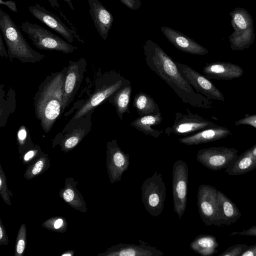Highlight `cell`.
Listing matches in <instances>:
<instances>
[{
  "label": "cell",
  "mask_w": 256,
  "mask_h": 256,
  "mask_svg": "<svg viewBox=\"0 0 256 256\" xmlns=\"http://www.w3.org/2000/svg\"><path fill=\"white\" fill-rule=\"evenodd\" d=\"M42 226L48 230L64 233L68 229V223L64 217L54 216L43 222Z\"/></svg>",
  "instance_id": "cell-31"
},
{
  "label": "cell",
  "mask_w": 256,
  "mask_h": 256,
  "mask_svg": "<svg viewBox=\"0 0 256 256\" xmlns=\"http://www.w3.org/2000/svg\"><path fill=\"white\" fill-rule=\"evenodd\" d=\"M128 8L132 10H138L142 5L140 0H120Z\"/></svg>",
  "instance_id": "cell-39"
},
{
  "label": "cell",
  "mask_w": 256,
  "mask_h": 256,
  "mask_svg": "<svg viewBox=\"0 0 256 256\" xmlns=\"http://www.w3.org/2000/svg\"><path fill=\"white\" fill-rule=\"evenodd\" d=\"M130 164V155L118 146L116 139L107 143L106 165L108 177L112 184L121 180L123 173Z\"/></svg>",
  "instance_id": "cell-12"
},
{
  "label": "cell",
  "mask_w": 256,
  "mask_h": 256,
  "mask_svg": "<svg viewBox=\"0 0 256 256\" xmlns=\"http://www.w3.org/2000/svg\"><path fill=\"white\" fill-rule=\"evenodd\" d=\"M218 190L212 186H199L197 194V205L200 217L206 226L214 225L218 212Z\"/></svg>",
  "instance_id": "cell-13"
},
{
  "label": "cell",
  "mask_w": 256,
  "mask_h": 256,
  "mask_svg": "<svg viewBox=\"0 0 256 256\" xmlns=\"http://www.w3.org/2000/svg\"><path fill=\"white\" fill-rule=\"evenodd\" d=\"M141 190L145 209L152 216H158L162 212L166 197V187L161 173L155 172L145 180Z\"/></svg>",
  "instance_id": "cell-5"
},
{
  "label": "cell",
  "mask_w": 256,
  "mask_h": 256,
  "mask_svg": "<svg viewBox=\"0 0 256 256\" xmlns=\"http://www.w3.org/2000/svg\"><path fill=\"white\" fill-rule=\"evenodd\" d=\"M42 153L43 152H42L39 146H34L21 155L20 158L22 164L29 165L39 158Z\"/></svg>",
  "instance_id": "cell-34"
},
{
  "label": "cell",
  "mask_w": 256,
  "mask_h": 256,
  "mask_svg": "<svg viewBox=\"0 0 256 256\" xmlns=\"http://www.w3.org/2000/svg\"><path fill=\"white\" fill-rule=\"evenodd\" d=\"M30 13L38 20L46 24L62 36L68 42L74 40L84 44V41L78 34L76 28L68 26L60 18L38 3L28 6Z\"/></svg>",
  "instance_id": "cell-9"
},
{
  "label": "cell",
  "mask_w": 256,
  "mask_h": 256,
  "mask_svg": "<svg viewBox=\"0 0 256 256\" xmlns=\"http://www.w3.org/2000/svg\"><path fill=\"white\" fill-rule=\"evenodd\" d=\"M162 120V118L160 112L156 114L139 116L133 120L130 125L146 136L158 138L162 134V130H156L152 126L159 124Z\"/></svg>",
  "instance_id": "cell-22"
},
{
  "label": "cell",
  "mask_w": 256,
  "mask_h": 256,
  "mask_svg": "<svg viewBox=\"0 0 256 256\" xmlns=\"http://www.w3.org/2000/svg\"><path fill=\"white\" fill-rule=\"evenodd\" d=\"M248 246L246 244H235L226 248L219 256H240Z\"/></svg>",
  "instance_id": "cell-35"
},
{
  "label": "cell",
  "mask_w": 256,
  "mask_h": 256,
  "mask_svg": "<svg viewBox=\"0 0 256 256\" xmlns=\"http://www.w3.org/2000/svg\"><path fill=\"white\" fill-rule=\"evenodd\" d=\"M8 238L6 234V228L0 218V245H8Z\"/></svg>",
  "instance_id": "cell-38"
},
{
  "label": "cell",
  "mask_w": 256,
  "mask_h": 256,
  "mask_svg": "<svg viewBox=\"0 0 256 256\" xmlns=\"http://www.w3.org/2000/svg\"><path fill=\"white\" fill-rule=\"evenodd\" d=\"M218 208L214 225L230 226L242 216L236 204L221 191L218 190Z\"/></svg>",
  "instance_id": "cell-19"
},
{
  "label": "cell",
  "mask_w": 256,
  "mask_h": 256,
  "mask_svg": "<svg viewBox=\"0 0 256 256\" xmlns=\"http://www.w3.org/2000/svg\"><path fill=\"white\" fill-rule=\"evenodd\" d=\"M230 134V131L227 128L217 125L180 138L178 140L180 143L188 146L198 145L220 140Z\"/></svg>",
  "instance_id": "cell-20"
},
{
  "label": "cell",
  "mask_w": 256,
  "mask_h": 256,
  "mask_svg": "<svg viewBox=\"0 0 256 256\" xmlns=\"http://www.w3.org/2000/svg\"><path fill=\"white\" fill-rule=\"evenodd\" d=\"M50 6L54 8L56 10L59 12H62L60 10V6L58 2V0H46ZM66 2L68 7L72 10H74V6L72 0H62Z\"/></svg>",
  "instance_id": "cell-37"
},
{
  "label": "cell",
  "mask_w": 256,
  "mask_h": 256,
  "mask_svg": "<svg viewBox=\"0 0 256 256\" xmlns=\"http://www.w3.org/2000/svg\"><path fill=\"white\" fill-rule=\"evenodd\" d=\"M255 38L254 27L242 32H233L229 36L231 48L234 50L248 48L254 42Z\"/></svg>",
  "instance_id": "cell-28"
},
{
  "label": "cell",
  "mask_w": 256,
  "mask_h": 256,
  "mask_svg": "<svg viewBox=\"0 0 256 256\" xmlns=\"http://www.w3.org/2000/svg\"><path fill=\"white\" fill-rule=\"evenodd\" d=\"M131 84L126 85L108 98V100L116 108V112L120 120H122L124 113H130V102L132 94Z\"/></svg>",
  "instance_id": "cell-25"
},
{
  "label": "cell",
  "mask_w": 256,
  "mask_h": 256,
  "mask_svg": "<svg viewBox=\"0 0 256 256\" xmlns=\"http://www.w3.org/2000/svg\"><path fill=\"white\" fill-rule=\"evenodd\" d=\"M140 244L120 243L108 248L98 256H162L164 252L139 240Z\"/></svg>",
  "instance_id": "cell-14"
},
{
  "label": "cell",
  "mask_w": 256,
  "mask_h": 256,
  "mask_svg": "<svg viewBox=\"0 0 256 256\" xmlns=\"http://www.w3.org/2000/svg\"><path fill=\"white\" fill-rule=\"evenodd\" d=\"M84 130L79 128L66 136L60 142V145L62 152H67L76 146L85 136Z\"/></svg>",
  "instance_id": "cell-30"
},
{
  "label": "cell",
  "mask_w": 256,
  "mask_h": 256,
  "mask_svg": "<svg viewBox=\"0 0 256 256\" xmlns=\"http://www.w3.org/2000/svg\"><path fill=\"white\" fill-rule=\"evenodd\" d=\"M218 243L211 234H200L190 244V248L202 256H211L218 252Z\"/></svg>",
  "instance_id": "cell-24"
},
{
  "label": "cell",
  "mask_w": 256,
  "mask_h": 256,
  "mask_svg": "<svg viewBox=\"0 0 256 256\" xmlns=\"http://www.w3.org/2000/svg\"><path fill=\"white\" fill-rule=\"evenodd\" d=\"M143 48L148 67L172 88L182 102L196 108L212 107L210 99L194 90L180 72L176 62L160 46L148 39Z\"/></svg>",
  "instance_id": "cell-1"
},
{
  "label": "cell",
  "mask_w": 256,
  "mask_h": 256,
  "mask_svg": "<svg viewBox=\"0 0 256 256\" xmlns=\"http://www.w3.org/2000/svg\"><path fill=\"white\" fill-rule=\"evenodd\" d=\"M130 84V82L120 74H110L108 81L104 83L84 104L73 117L74 120L80 118L93 110L106 100L108 98L120 88Z\"/></svg>",
  "instance_id": "cell-8"
},
{
  "label": "cell",
  "mask_w": 256,
  "mask_h": 256,
  "mask_svg": "<svg viewBox=\"0 0 256 256\" xmlns=\"http://www.w3.org/2000/svg\"><path fill=\"white\" fill-rule=\"evenodd\" d=\"M236 234L256 236V226H253L246 230H243L241 232H233L230 236H234Z\"/></svg>",
  "instance_id": "cell-40"
},
{
  "label": "cell",
  "mask_w": 256,
  "mask_h": 256,
  "mask_svg": "<svg viewBox=\"0 0 256 256\" xmlns=\"http://www.w3.org/2000/svg\"><path fill=\"white\" fill-rule=\"evenodd\" d=\"M88 2L94 27L99 35L106 40L112 28L114 16L98 0H88Z\"/></svg>",
  "instance_id": "cell-16"
},
{
  "label": "cell",
  "mask_w": 256,
  "mask_h": 256,
  "mask_svg": "<svg viewBox=\"0 0 256 256\" xmlns=\"http://www.w3.org/2000/svg\"><path fill=\"white\" fill-rule=\"evenodd\" d=\"M132 105L140 116L160 112L158 105L153 98L142 92H140L136 95Z\"/></svg>",
  "instance_id": "cell-26"
},
{
  "label": "cell",
  "mask_w": 256,
  "mask_h": 256,
  "mask_svg": "<svg viewBox=\"0 0 256 256\" xmlns=\"http://www.w3.org/2000/svg\"><path fill=\"white\" fill-rule=\"evenodd\" d=\"M172 176L174 208L180 220L187 204L188 170L186 163L181 160L176 161Z\"/></svg>",
  "instance_id": "cell-7"
},
{
  "label": "cell",
  "mask_w": 256,
  "mask_h": 256,
  "mask_svg": "<svg viewBox=\"0 0 256 256\" xmlns=\"http://www.w3.org/2000/svg\"><path fill=\"white\" fill-rule=\"evenodd\" d=\"M0 54L2 57L8 58V52H6L4 43L2 40V36L0 34Z\"/></svg>",
  "instance_id": "cell-43"
},
{
  "label": "cell",
  "mask_w": 256,
  "mask_h": 256,
  "mask_svg": "<svg viewBox=\"0 0 256 256\" xmlns=\"http://www.w3.org/2000/svg\"><path fill=\"white\" fill-rule=\"evenodd\" d=\"M82 60V58L78 62L70 61L64 82L62 111L72 100L80 84L84 72L80 66Z\"/></svg>",
  "instance_id": "cell-17"
},
{
  "label": "cell",
  "mask_w": 256,
  "mask_h": 256,
  "mask_svg": "<svg viewBox=\"0 0 256 256\" xmlns=\"http://www.w3.org/2000/svg\"><path fill=\"white\" fill-rule=\"evenodd\" d=\"M216 126L213 122L186 109L184 112H176L173 124L166 128L165 132L168 136L171 135L188 136Z\"/></svg>",
  "instance_id": "cell-6"
},
{
  "label": "cell",
  "mask_w": 256,
  "mask_h": 256,
  "mask_svg": "<svg viewBox=\"0 0 256 256\" xmlns=\"http://www.w3.org/2000/svg\"><path fill=\"white\" fill-rule=\"evenodd\" d=\"M0 194L4 202L8 206L11 205L10 197L12 192L8 188L5 173L0 164Z\"/></svg>",
  "instance_id": "cell-33"
},
{
  "label": "cell",
  "mask_w": 256,
  "mask_h": 256,
  "mask_svg": "<svg viewBox=\"0 0 256 256\" xmlns=\"http://www.w3.org/2000/svg\"><path fill=\"white\" fill-rule=\"evenodd\" d=\"M238 150L224 146L211 147L200 150L196 160L202 164L212 170L228 168L238 157Z\"/></svg>",
  "instance_id": "cell-10"
},
{
  "label": "cell",
  "mask_w": 256,
  "mask_h": 256,
  "mask_svg": "<svg viewBox=\"0 0 256 256\" xmlns=\"http://www.w3.org/2000/svg\"><path fill=\"white\" fill-rule=\"evenodd\" d=\"M234 124L236 126L241 124L249 125L256 128V114L242 118L236 121Z\"/></svg>",
  "instance_id": "cell-36"
},
{
  "label": "cell",
  "mask_w": 256,
  "mask_h": 256,
  "mask_svg": "<svg viewBox=\"0 0 256 256\" xmlns=\"http://www.w3.org/2000/svg\"><path fill=\"white\" fill-rule=\"evenodd\" d=\"M0 30L7 46L10 60L16 58L24 63L36 62L44 58V54L32 48L17 25L2 9H0Z\"/></svg>",
  "instance_id": "cell-3"
},
{
  "label": "cell",
  "mask_w": 256,
  "mask_h": 256,
  "mask_svg": "<svg viewBox=\"0 0 256 256\" xmlns=\"http://www.w3.org/2000/svg\"><path fill=\"white\" fill-rule=\"evenodd\" d=\"M26 228L23 223L18 229L16 238L14 256H22L24 253L26 244Z\"/></svg>",
  "instance_id": "cell-32"
},
{
  "label": "cell",
  "mask_w": 256,
  "mask_h": 256,
  "mask_svg": "<svg viewBox=\"0 0 256 256\" xmlns=\"http://www.w3.org/2000/svg\"><path fill=\"white\" fill-rule=\"evenodd\" d=\"M66 74L61 72L54 75L46 83L36 100V116L46 132L51 130L62 111Z\"/></svg>",
  "instance_id": "cell-2"
},
{
  "label": "cell",
  "mask_w": 256,
  "mask_h": 256,
  "mask_svg": "<svg viewBox=\"0 0 256 256\" xmlns=\"http://www.w3.org/2000/svg\"><path fill=\"white\" fill-rule=\"evenodd\" d=\"M176 64L182 76L198 92L208 99L224 102L222 92L207 78L188 65L176 62Z\"/></svg>",
  "instance_id": "cell-11"
},
{
  "label": "cell",
  "mask_w": 256,
  "mask_h": 256,
  "mask_svg": "<svg viewBox=\"0 0 256 256\" xmlns=\"http://www.w3.org/2000/svg\"><path fill=\"white\" fill-rule=\"evenodd\" d=\"M160 30L168 40L183 52L200 56L208 52L206 48L179 31L167 26H161Z\"/></svg>",
  "instance_id": "cell-15"
},
{
  "label": "cell",
  "mask_w": 256,
  "mask_h": 256,
  "mask_svg": "<svg viewBox=\"0 0 256 256\" xmlns=\"http://www.w3.org/2000/svg\"><path fill=\"white\" fill-rule=\"evenodd\" d=\"M20 28L26 34L33 44L38 49L70 54L77 48L68 42L36 24L24 21L20 24Z\"/></svg>",
  "instance_id": "cell-4"
},
{
  "label": "cell",
  "mask_w": 256,
  "mask_h": 256,
  "mask_svg": "<svg viewBox=\"0 0 256 256\" xmlns=\"http://www.w3.org/2000/svg\"><path fill=\"white\" fill-rule=\"evenodd\" d=\"M232 17L231 24L235 33L246 30L253 26V19L249 12L241 8H236L230 13Z\"/></svg>",
  "instance_id": "cell-27"
},
{
  "label": "cell",
  "mask_w": 256,
  "mask_h": 256,
  "mask_svg": "<svg viewBox=\"0 0 256 256\" xmlns=\"http://www.w3.org/2000/svg\"><path fill=\"white\" fill-rule=\"evenodd\" d=\"M74 254V251L73 250H69L64 252L61 256H73Z\"/></svg>",
  "instance_id": "cell-44"
},
{
  "label": "cell",
  "mask_w": 256,
  "mask_h": 256,
  "mask_svg": "<svg viewBox=\"0 0 256 256\" xmlns=\"http://www.w3.org/2000/svg\"><path fill=\"white\" fill-rule=\"evenodd\" d=\"M240 256H256V244L248 246Z\"/></svg>",
  "instance_id": "cell-41"
},
{
  "label": "cell",
  "mask_w": 256,
  "mask_h": 256,
  "mask_svg": "<svg viewBox=\"0 0 256 256\" xmlns=\"http://www.w3.org/2000/svg\"><path fill=\"white\" fill-rule=\"evenodd\" d=\"M78 182L73 178L65 179L64 186L59 191L60 197L72 208L83 213L88 210L84 199L76 188Z\"/></svg>",
  "instance_id": "cell-21"
},
{
  "label": "cell",
  "mask_w": 256,
  "mask_h": 256,
  "mask_svg": "<svg viewBox=\"0 0 256 256\" xmlns=\"http://www.w3.org/2000/svg\"><path fill=\"white\" fill-rule=\"evenodd\" d=\"M50 167V158L47 154L43 152L39 158L27 166L24 176L26 180H30L42 174Z\"/></svg>",
  "instance_id": "cell-29"
},
{
  "label": "cell",
  "mask_w": 256,
  "mask_h": 256,
  "mask_svg": "<svg viewBox=\"0 0 256 256\" xmlns=\"http://www.w3.org/2000/svg\"><path fill=\"white\" fill-rule=\"evenodd\" d=\"M203 72L209 79L230 80L238 78L244 73L239 66L229 62H216L206 64Z\"/></svg>",
  "instance_id": "cell-18"
},
{
  "label": "cell",
  "mask_w": 256,
  "mask_h": 256,
  "mask_svg": "<svg viewBox=\"0 0 256 256\" xmlns=\"http://www.w3.org/2000/svg\"><path fill=\"white\" fill-rule=\"evenodd\" d=\"M0 4L6 6L10 10L14 12H18L16 4V2L13 0H8L7 1H4L3 0H0Z\"/></svg>",
  "instance_id": "cell-42"
},
{
  "label": "cell",
  "mask_w": 256,
  "mask_h": 256,
  "mask_svg": "<svg viewBox=\"0 0 256 256\" xmlns=\"http://www.w3.org/2000/svg\"><path fill=\"white\" fill-rule=\"evenodd\" d=\"M249 149L252 156L256 158V144Z\"/></svg>",
  "instance_id": "cell-45"
},
{
  "label": "cell",
  "mask_w": 256,
  "mask_h": 256,
  "mask_svg": "<svg viewBox=\"0 0 256 256\" xmlns=\"http://www.w3.org/2000/svg\"><path fill=\"white\" fill-rule=\"evenodd\" d=\"M256 168V158L248 149L242 153L226 168L225 172L230 176H238L250 172Z\"/></svg>",
  "instance_id": "cell-23"
}]
</instances>
